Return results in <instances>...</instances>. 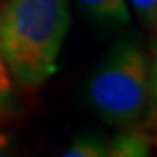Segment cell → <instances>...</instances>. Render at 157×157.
Listing matches in <instances>:
<instances>
[{
	"label": "cell",
	"mask_w": 157,
	"mask_h": 157,
	"mask_svg": "<svg viewBox=\"0 0 157 157\" xmlns=\"http://www.w3.org/2000/svg\"><path fill=\"white\" fill-rule=\"evenodd\" d=\"M68 28V0H6L2 4L0 52L17 84L37 89L58 72Z\"/></svg>",
	"instance_id": "6da1fadb"
},
{
	"label": "cell",
	"mask_w": 157,
	"mask_h": 157,
	"mask_svg": "<svg viewBox=\"0 0 157 157\" xmlns=\"http://www.w3.org/2000/svg\"><path fill=\"white\" fill-rule=\"evenodd\" d=\"M148 96V54L136 39H124L98 63L87 82V100L112 128L143 119Z\"/></svg>",
	"instance_id": "7a4b0ae2"
},
{
	"label": "cell",
	"mask_w": 157,
	"mask_h": 157,
	"mask_svg": "<svg viewBox=\"0 0 157 157\" xmlns=\"http://www.w3.org/2000/svg\"><path fill=\"white\" fill-rule=\"evenodd\" d=\"M152 147V131L138 122L119 128L115 136L107 140V157H145Z\"/></svg>",
	"instance_id": "3957f363"
},
{
	"label": "cell",
	"mask_w": 157,
	"mask_h": 157,
	"mask_svg": "<svg viewBox=\"0 0 157 157\" xmlns=\"http://www.w3.org/2000/svg\"><path fill=\"white\" fill-rule=\"evenodd\" d=\"M94 21L107 23V25H128L131 21L128 0H77Z\"/></svg>",
	"instance_id": "277c9868"
},
{
	"label": "cell",
	"mask_w": 157,
	"mask_h": 157,
	"mask_svg": "<svg viewBox=\"0 0 157 157\" xmlns=\"http://www.w3.org/2000/svg\"><path fill=\"white\" fill-rule=\"evenodd\" d=\"M143 126L147 129H157V35L150 44L148 54V96L143 113Z\"/></svg>",
	"instance_id": "5b68a950"
},
{
	"label": "cell",
	"mask_w": 157,
	"mask_h": 157,
	"mask_svg": "<svg viewBox=\"0 0 157 157\" xmlns=\"http://www.w3.org/2000/svg\"><path fill=\"white\" fill-rule=\"evenodd\" d=\"M63 157H107V140L100 135H80L61 152Z\"/></svg>",
	"instance_id": "8992f818"
},
{
	"label": "cell",
	"mask_w": 157,
	"mask_h": 157,
	"mask_svg": "<svg viewBox=\"0 0 157 157\" xmlns=\"http://www.w3.org/2000/svg\"><path fill=\"white\" fill-rule=\"evenodd\" d=\"M17 100L16 87H14V77L7 67L6 59L0 52V119L12 117L16 113Z\"/></svg>",
	"instance_id": "52a82bcc"
},
{
	"label": "cell",
	"mask_w": 157,
	"mask_h": 157,
	"mask_svg": "<svg viewBox=\"0 0 157 157\" xmlns=\"http://www.w3.org/2000/svg\"><path fill=\"white\" fill-rule=\"evenodd\" d=\"M128 4L145 26L157 28V0H128Z\"/></svg>",
	"instance_id": "ba28073f"
},
{
	"label": "cell",
	"mask_w": 157,
	"mask_h": 157,
	"mask_svg": "<svg viewBox=\"0 0 157 157\" xmlns=\"http://www.w3.org/2000/svg\"><path fill=\"white\" fill-rule=\"evenodd\" d=\"M152 145L157 148V129H154V131H152Z\"/></svg>",
	"instance_id": "9c48e42d"
}]
</instances>
